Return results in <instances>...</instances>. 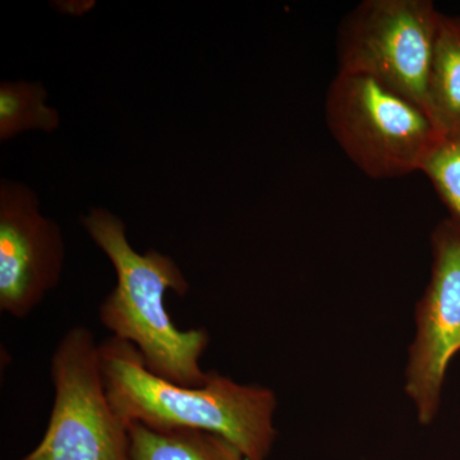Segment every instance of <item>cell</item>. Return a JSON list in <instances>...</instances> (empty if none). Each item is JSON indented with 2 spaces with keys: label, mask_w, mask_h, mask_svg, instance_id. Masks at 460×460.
Returning a JSON list of instances; mask_svg holds the SVG:
<instances>
[{
  "label": "cell",
  "mask_w": 460,
  "mask_h": 460,
  "mask_svg": "<svg viewBox=\"0 0 460 460\" xmlns=\"http://www.w3.org/2000/svg\"><path fill=\"white\" fill-rule=\"evenodd\" d=\"M420 172L431 181L449 219L460 226V132L440 135Z\"/></svg>",
  "instance_id": "11"
},
{
  "label": "cell",
  "mask_w": 460,
  "mask_h": 460,
  "mask_svg": "<svg viewBox=\"0 0 460 460\" xmlns=\"http://www.w3.org/2000/svg\"><path fill=\"white\" fill-rule=\"evenodd\" d=\"M441 12L429 0H366L338 32V72L368 75L426 111Z\"/></svg>",
  "instance_id": "5"
},
{
  "label": "cell",
  "mask_w": 460,
  "mask_h": 460,
  "mask_svg": "<svg viewBox=\"0 0 460 460\" xmlns=\"http://www.w3.org/2000/svg\"><path fill=\"white\" fill-rule=\"evenodd\" d=\"M54 402L40 443L21 460H131L129 426L109 399L99 344L75 326L51 357Z\"/></svg>",
  "instance_id": "4"
},
{
  "label": "cell",
  "mask_w": 460,
  "mask_h": 460,
  "mask_svg": "<svg viewBox=\"0 0 460 460\" xmlns=\"http://www.w3.org/2000/svg\"><path fill=\"white\" fill-rule=\"evenodd\" d=\"M325 117L345 155L374 180L420 172L441 135L425 108L349 72H338L330 84Z\"/></svg>",
  "instance_id": "3"
},
{
  "label": "cell",
  "mask_w": 460,
  "mask_h": 460,
  "mask_svg": "<svg viewBox=\"0 0 460 460\" xmlns=\"http://www.w3.org/2000/svg\"><path fill=\"white\" fill-rule=\"evenodd\" d=\"M426 111L441 135L460 132V16L441 13Z\"/></svg>",
  "instance_id": "8"
},
{
  "label": "cell",
  "mask_w": 460,
  "mask_h": 460,
  "mask_svg": "<svg viewBox=\"0 0 460 460\" xmlns=\"http://www.w3.org/2000/svg\"><path fill=\"white\" fill-rule=\"evenodd\" d=\"M47 99V89L39 83L0 84V141L7 142L31 129L57 131L59 113L45 104Z\"/></svg>",
  "instance_id": "10"
},
{
  "label": "cell",
  "mask_w": 460,
  "mask_h": 460,
  "mask_svg": "<svg viewBox=\"0 0 460 460\" xmlns=\"http://www.w3.org/2000/svg\"><path fill=\"white\" fill-rule=\"evenodd\" d=\"M431 278L414 310L405 394L422 426L438 416L447 370L460 352V226L443 220L431 235Z\"/></svg>",
  "instance_id": "6"
},
{
  "label": "cell",
  "mask_w": 460,
  "mask_h": 460,
  "mask_svg": "<svg viewBox=\"0 0 460 460\" xmlns=\"http://www.w3.org/2000/svg\"><path fill=\"white\" fill-rule=\"evenodd\" d=\"M66 261L62 230L40 213L35 190L0 181V311L25 319L56 289Z\"/></svg>",
  "instance_id": "7"
},
{
  "label": "cell",
  "mask_w": 460,
  "mask_h": 460,
  "mask_svg": "<svg viewBox=\"0 0 460 460\" xmlns=\"http://www.w3.org/2000/svg\"><path fill=\"white\" fill-rule=\"evenodd\" d=\"M109 399L120 419L157 429H195L226 438L247 460H268L275 440L277 395L270 387L239 384L208 371L202 385L156 376L132 344L113 337L99 343Z\"/></svg>",
  "instance_id": "1"
},
{
  "label": "cell",
  "mask_w": 460,
  "mask_h": 460,
  "mask_svg": "<svg viewBox=\"0 0 460 460\" xmlns=\"http://www.w3.org/2000/svg\"><path fill=\"white\" fill-rule=\"evenodd\" d=\"M131 460H247L226 438L195 429H157L131 423Z\"/></svg>",
  "instance_id": "9"
},
{
  "label": "cell",
  "mask_w": 460,
  "mask_h": 460,
  "mask_svg": "<svg viewBox=\"0 0 460 460\" xmlns=\"http://www.w3.org/2000/svg\"><path fill=\"white\" fill-rule=\"evenodd\" d=\"M81 224L117 275V284L99 307L102 326L111 337L132 344L156 376L178 385H202L208 371L202 370L201 358L210 334L202 328H178L164 304L168 290L178 296L190 292L180 266L159 251L133 250L122 220L105 208H91Z\"/></svg>",
  "instance_id": "2"
}]
</instances>
